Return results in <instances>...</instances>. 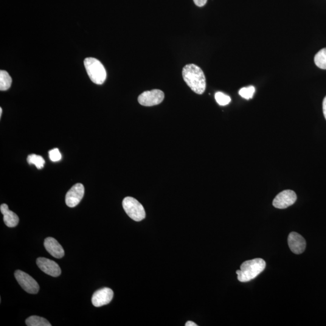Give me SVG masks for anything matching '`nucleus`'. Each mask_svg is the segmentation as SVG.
I'll list each match as a JSON object with an SVG mask.
<instances>
[{"label": "nucleus", "instance_id": "f257e3e1", "mask_svg": "<svg viewBox=\"0 0 326 326\" xmlns=\"http://www.w3.org/2000/svg\"><path fill=\"white\" fill-rule=\"evenodd\" d=\"M182 77L191 89L198 94H203L206 88V80L200 67L188 64L182 70Z\"/></svg>", "mask_w": 326, "mask_h": 326}, {"label": "nucleus", "instance_id": "f03ea898", "mask_svg": "<svg viewBox=\"0 0 326 326\" xmlns=\"http://www.w3.org/2000/svg\"><path fill=\"white\" fill-rule=\"evenodd\" d=\"M266 268L265 261L262 258L246 260L241 265L240 270L236 271L238 279L241 282H248L257 277Z\"/></svg>", "mask_w": 326, "mask_h": 326}, {"label": "nucleus", "instance_id": "7ed1b4c3", "mask_svg": "<svg viewBox=\"0 0 326 326\" xmlns=\"http://www.w3.org/2000/svg\"><path fill=\"white\" fill-rule=\"evenodd\" d=\"M84 66L92 82L97 85H102L105 82L106 72L105 67L100 61L94 58H87L84 60Z\"/></svg>", "mask_w": 326, "mask_h": 326}, {"label": "nucleus", "instance_id": "20e7f679", "mask_svg": "<svg viewBox=\"0 0 326 326\" xmlns=\"http://www.w3.org/2000/svg\"><path fill=\"white\" fill-rule=\"evenodd\" d=\"M122 205L126 214L134 221L139 222L145 218L144 207L137 199L128 196L123 199Z\"/></svg>", "mask_w": 326, "mask_h": 326}, {"label": "nucleus", "instance_id": "39448f33", "mask_svg": "<svg viewBox=\"0 0 326 326\" xmlns=\"http://www.w3.org/2000/svg\"><path fill=\"white\" fill-rule=\"evenodd\" d=\"M15 277L21 287L27 293L36 294L39 290V286L36 281L30 275L23 271L15 272Z\"/></svg>", "mask_w": 326, "mask_h": 326}, {"label": "nucleus", "instance_id": "423d86ee", "mask_svg": "<svg viewBox=\"0 0 326 326\" xmlns=\"http://www.w3.org/2000/svg\"><path fill=\"white\" fill-rule=\"evenodd\" d=\"M164 99V94L160 89L143 92L138 98L140 105L145 106H153L159 105Z\"/></svg>", "mask_w": 326, "mask_h": 326}, {"label": "nucleus", "instance_id": "0eeeda50", "mask_svg": "<svg viewBox=\"0 0 326 326\" xmlns=\"http://www.w3.org/2000/svg\"><path fill=\"white\" fill-rule=\"evenodd\" d=\"M296 200V193L294 191L286 190L283 191L275 196L272 204L277 209H285L292 206Z\"/></svg>", "mask_w": 326, "mask_h": 326}, {"label": "nucleus", "instance_id": "6e6552de", "mask_svg": "<svg viewBox=\"0 0 326 326\" xmlns=\"http://www.w3.org/2000/svg\"><path fill=\"white\" fill-rule=\"evenodd\" d=\"M84 193H85V188L82 184L78 183L73 185L67 192L66 196L67 206L71 208L77 206L82 199Z\"/></svg>", "mask_w": 326, "mask_h": 326}, {"label": "nucleus", "instance_id": "1a4fd4ad", "mask_svg": "<svg viewBox=\"0 0 326 326\" xmlns=\"http://www.w3.org/2000/svg\"><path fill=\"white\" fill-rule=\"evenodd\" d=\"M36 263L42 271L52 277H58L61 274V268L55 261L47 258L39 257L36 260Z\"/></svg>", "mask_w": 326, "mask_h": 326}, {"label": "nucleus", "instance_id": "9d476101", "mask_svg": "<svg viewBox=\"0 0 326 326\" xmlns=\"http://www.w3.org/2000/svg\"><path fill=\"white\" fill-rule=\"evenodd\" d=\"M114 297V292L108 288H103L95 291L92 295L91 302L95 307H101L109 304Z\"/></svg>", "mask_w": 326, "mask_h": 326}, {"label": "nucleus", "instance_id": "9b49d317", "mask_svg": "<svg viewBox=\"0 0 326 326\" xmlns=\"http://www.w3.org/2000/svg\"><path fill=\"white\" fill-rule=\"evenodd\" d=\"M288 243L291 251L296 254H300L305 251L306 243L305 238L296 232L289 235Z\"/></svg>", "mask_w": 326, "mask_h": 326}, {"label": "nucleus", "instance_id": "f8f14e48", "mask_svg": "<svg viewBox=\"0 0 326 326\" xmlns=\"http://www.w3.org/2000/svg\"><path fill=\"white\" fill-rule=\"evenodd\" d=\"M44 244L45 248L53 257L61 258L64 256L65 252L63 246L55 239L51 237L46 238Z\"/></svg>", "mask_w": 326, "mask_h": 326}, {"label": "nucleus", "instance_id": "ddd939ff", "mask_svg": "<svg viewBox=\"0 0 326 326\" xmlns=\"http://www.w3.org/2000/svg\"><path fill=\"white\" fill-rule=\"evenodd\" d=\"M0 210L4 216L3 220L5 226L13 228L17 226L19 223V218L17 215L9 209L7 204H2L0 207Z\"/></svg>", "mask_w": 326, "mask_h": 326}, {"label": "nucleus", "instance_id": "4468645a", "mask_svg": "<svg viewBox=\"0 0 326 326\" xmlns=\"http://www.w3.org/2000/svg\"><path fill=\"white\" fill-rule=\"evenodd\" d=\"M12 80L9 73L4 70L0 71V90L6 91L12 85Z\"/></svg>", "mask_w": 326, "mask_h": 326}, {"label": "nucleus", "instance_id": "2eb2a0df", "mask_svg": "<svg viewBox=\"0 0 326 326\" xmlns=\"http://www.w3.org/2000/svg\"><path fill=\"white\" fill-rule=\"evenodd\" d=\"M28 326H51L52 325L43 317L31 316L26 320Z\"/></svg>", "mask_w": 326, "mask_h": 326}, {"label": "nucleus", "instance_id": "dca6fc26", "mask_svg": "<svg viewBox=\"0 0 326 326\" xmlns=\"http://www.w3.org/2000/svg\"><path fill=\"white\" fill-rule=\"evenodd\" d=\"M315 63L319 68L326 70V48L320 50L314 58Z\"/></svg>", "mask_w": 326, "mask_h": 326}, {"label": "nucleus", "instance_id": "f3484780", "mask_svg": "<svg viewBox=\"0 0 326 326\" xmlns=\"http://www.w3.org/2000/svg\"><path fill=\"white\" fill-rule=\"evenodd\" d=\"M27 162L30 164H34L38 169L43 168L46 163L43 157L36 154H31L28 156Z\"/></svg>", "mask_w": 326, "mask_h": 326}, {"label": "nucleus", "instance_id": "a211bd4d", "mask_svg": "<svg viewBox=\"0 0 326 326\" xmlns=\"http://www.w3.org/2000/svg\"><path fill=\"white\" fill-rule=\"evenodd\" d=\"M255 89L253 86H249L248 87H244V88H241L239 91V94L241 95L242 97L244 98V99L248 100L252 99L253 97Z\"/></svg>", "mask_w": 326, "mask_h": 326}, {"label": "nucleus", "instance_id": "6ab92c4d", "mask_svg": "<svg viewBox=\"0 0 326 326\" xmlns=\"http://www.w3.org/2000/svg\"><path fill=\"white\" fill-rule=\"evenodd\" d=\"M215 99L216 102L221 106L229 105L231 102V98L229 95L222 92H218L215 94Z\"/></svg>", "mask_w": 326, "mask_h": 326}, {"label": "nucleus", "instance_id": "aec40b11", "mask_svg": "<svg viewBox=\"0 0 326 326\" xmlns=\"http://www.w3.org/2000/svg\"><path fill=\"white\" fill-rule=\"evenodd\" d=\"M50 160L53 162L60 161L62 159L61 154L58 148L50 150L49 153Z\"/></svg>", "mask_w": 326, "mask_h": 326}, {"label": "nucleus", "instance_id": "412c9836", "mask_svg": "<svg viewBox=\"0 0 326 326\" xmlns=\"http://www.w3.org/2000/svg\"><path fill=\"white\" fill-rule=\"evenodd\" d=\"M195 4L198 7H203L207 3V0H193Z\"/></svg>", "mask_w": 326, "mask_h": 326}, {"label": "nucleus", "instance_id": "4be33fe9", "mask_svg": "<svg viewBox=\"0 0 326 326\" xmlns=\"http://www.w3.org/2000/svg\"><path fill=\"white\" fill-rule=\"evenodd\" d=\"M323 114H324V116L326 120V96L325 97L324 100H323Z\"/></svg>", "mask_w": 326, "mask_h": 326}, {"label": "nucleus", "instance_id": "5701e85b", "mask_svg": "<svg viewBox=\"0 0 326 326\" xmlns=\"http://www.w3.org/2000/svg\"><path fill=\"white\" fill-rule=\"evenodd\" d=\"M185 326H198V325L193 322L189 321L185 323Z\"/></svg>", "mask_w": 326, "mask_h": 326}, {"label": "nucleus", "instance_id": "b1692460", "mask_svg": "<svg viewBox=\"0 0 326 326\" xmlns=\"http://www.w3.org/2000/svg\"><path fill=\"white\" fill-rule=\"evenodd\" d=\"M2 109L1 108H0V117H1Z\"/></svg>", "mask_w": 326, "mask_h": 326}]
</instances>
